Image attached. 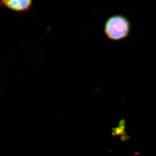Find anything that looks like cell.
<instances>
[{"mask_svg": "<svg viewBox=\"0 0 156 156\" xmlns=\"http://www.w3.org/2000/svg\"><path fill=\"white\" fill-rule=\"evenodd\" d=\"M131 30V24L128 18L122 15H112L105 24V34L113 41H120L126 38Z\"/></svg>", "mask_w": 156, "mask_h": 156, "instance_id": "6da1fadb", "label": "cell"}, {"mask_svg": "<svg viewBox=\"0 0 156 156\" xmlns=\"http://www.w3.org/2000/svg\"><path fill=\"white\" fill-rule=\"evenodd\" d=\"M33 2V0H0V7L15 12H23L30 10Z\"/></svg>", "mask_w": 156, "mask_h": 156, "instance_id": "7a4b0ae2", "label": "cell"}]
</instances>
